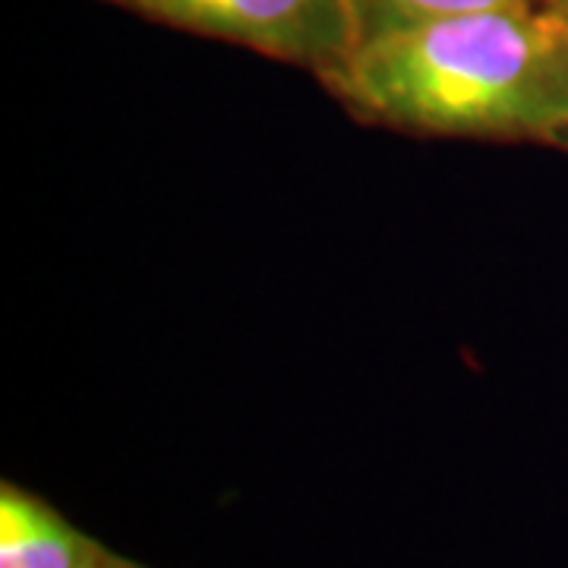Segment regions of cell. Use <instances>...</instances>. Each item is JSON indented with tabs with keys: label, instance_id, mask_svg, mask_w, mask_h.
<instances>
[{
	"label": "cell",
	"instance_id": "cell-1",
	"mask_svg": "<svg viewBox=\"0 0 568 568\" xmlns=\"http://www.w3.org/2000/svg\"><path fill=\"white\" fill-rule=\"evenodd\" d=\"M320 82L373 126L556 145L568 126V26L540 3L426 22L361 41Z\"/></svg>",
	"mask_w": 568,
	"mask_h": 568
},
{
	"label": "cell",
	"instance_id": "cell-4",
	"mask_svg": "<svg viewBox=\"0 0 568 568\" xmlns=\"http://www.w3.org/2000/svg\"><path fill=\"white\" fill-rule=\"evenodd\" d=\"M528 3H540V0H354V10H357L361 41H366L417 29L426 22L455 20L487 10H506V7H528Z\"/></svg>",
	"mask_w": 568,
	"mask_h": 568
},
{
	"label": "cell",
	"instance_id": "cell-5",
	"mask_svg": "<svg viewBox=\"0 0 568 568\" xmlns=\"http://www.w3.org/2000/svg\"><path fill=\"white\" fill-rule=\"evenodd\" d=\"M540 7H547L549 13L556 17L559 22L568 26V0H540Z\"/></svg>",
	"mask_w": 568,
	"mask_h": 568
},
{
	"label": "cell",
	"instance_id": "cell-6",
	"mask_svg": "<svg viewBox=\"0 0 568 568\" xmlns=\"http://www.w3.org/2000/svg\"><path fill=\"white\" fill-rule=\"evenodd\" d=\"M556 149H568V126H566V133L559 136V142H556Z\"/></svg>",
	"mask_w": 568,
	"mask_h": 568
},
{
	"label": "cell",
	"instance_id": "cell-3",
	"mask_svg": "<svg viewBox=\"0 0 568 568\" xmlns=\"http://www.w3.org/2000/svg\"><path fill=\"white\" fill-rule=\"evenodd\" d=\"M111 556L26 489H0V568H104Z\"/></svg>",
	"mask_w": 568,
	"mask_h": 568
},
{
	"label": "cell",
	"instance_id": "cell-7",
	"mask_svg": "<svg viewBox=\"0 0 568 568\" xmlns=\"http://www.w3.org/2000/svg\"><path fill=\"white\" fill-rule=\"evenodd\" d=\"M104 568H133V566H121V562H114V559H111Z\"/></svg>",
	"mask_w": 568,
	"mask_h": 568
},
{
	"label": "cell",
	"instance_id": "cell-2",
	"mask_svg": "<svg viewBox=\"0 0 568 568\" xmlns=\"http://www.w3.org/2000/svg\"><path fill=\"white\" fill-rule=\"evenodd\" d=\"M200 39L227 41L328 77L361 44L354 0H104Z\"/></svg>",
	"mask_w": 568,
	"mask_h": 568
}]
</instances>
